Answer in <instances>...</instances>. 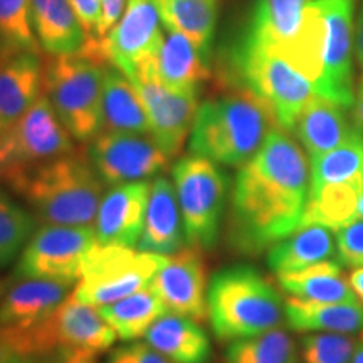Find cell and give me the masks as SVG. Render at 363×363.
Wrapping results in <instances>:
<instances>
[{
    "label": "cell",
    "instance_id": "obj_51",
    "mask_svg": "<svg viewBox=\"0 0 363 363\" xmlns=\"http://www.w3.org/2000/svg\"><path fill=\"white\" fill-rule=\"evenodd\" d=\"M360 340H363V331H362V338Z\"/></svg>",
    "mask_w": 363,
    "mask_h": 363
},
{
    "label": "cell",
    "instance_id": "obj_28",
    "mask_svg": "<svg viewBox=\"0 0 363 363\" xmlns=\"http://www.w3.org/2000/svg\"><path fill=\"white\" fill-rule=\"evenodd\" d=\"M289 328L308 333H355L363 331L362 303H318L289 296L284 301Z\"/></svg>",
    "mask_w": 363,
    "mask_h": 363
},
{
    "label": "cell",
    "instance_id": "obj_21",
    "mask_svg": "<svg viewBox=\"0 0 363 363\" xmlns=\"http://www.w3.org/2000/svg\"><path fill=\"white\" fill-rule=\"evenodd\" d=\"M153 62L158 81L170 89L199 91L201 84L211 79V59L192 40L167 27H163Z\"/></svg>",
    "mask_w": 363,
    "mask_h": 363
},
{
    "label": "cell",
    "instance_id": "obj_45",
    "mask_svg": "<svg viewBox=\"0 0 363 363\" xmlns=\"http://www.w3.org/2000/svg\"><path fill=\"white\" fill-rule=\"evenodd\" d=\"M353 363H363V340L357 343L355 353H353Z\"/></svg>",
    "mask_w": 363,
    "mask_h": 363
},
{
    "label": "cell",
    "instance_id": "obj_9",
    "mask_svg": "<svg viewBox=\"0 0 363 363\" xmlns=\"http://www.w3.org/2000/svg\"><path fill=\"white\" fill-rule=\"evenodd\" d=\"M71 152H74L72 136L43 93L16 123L2 131L0 182L11 185L35 167Z\"/></svg>",
    "mask_w": 363,
    "mask_h": 363
},
{
    "label": "cell",
    "instance_id": "obj_44",
    "mask_svg": "<svg viewBox=\"0 0 363 363\" xmlns=\"http://www.w3.org/2000/svg\"><path fill=\"white\" fill-rule=\"evenodd\" d=\"M38 358L30 355H22V353L0 350V363H35Z\"/></svg>",
    "mask_w": 363,
    "mask_h": 363
},
{
    "label": "cell",
    "instance_id": "obj_42",
    "mask_svg": "<svg viewBox=\"0 0 363 363\" xmlns=\"http://www.w3.org/2000/svg\"><path fill=\"white\" fill-rule=\"evenodd\" d=\"M348 283H350L353 293L357 294L358 301L363 305V267H353V271L348 274Z\"/></svg>",
    "mask_w": 363,
    "mask_h": 363
},
{
    "label": "cell",
    "instance_id": "obj_16",
    "mask_svg": "<svg viewBox=\"0 0 363 363\" xmlns=\"http://www.w3.org/2000/svg\"><path fill=\"white\" fill-rule=\"evenodd\" d=\"M328 24V44L325 54V71L318 96L352 108L353 94V11L355 0H318Z\"/></svg>",
    "mask_w": 363,
    "mask_h": 363
},
{
    "label": "cell",
    "instance_id": "obj_46",
    "mask_svg": "<svg viewBox=\"0 0 363 363\" xmlns=\"http://www.w3.org/2000/svg\"><path fill=\"white\" fill-rule=\"evenodd\" d=\"M9 51V49H7V45L6 44H4V40H2V38H0V59H2L4 57V54H6Z\"/></svg>",
    "mask_w": 363,
    "mask_h": 363
},
{
    "label": "cell",
    "instance_id": "obj_10",
    "mask_svg": "<svg viewBox=\"0 0 363 363\" xmlns=\"http://www.w3.org/2000/svg\"><path fill=\"white\" fill-rule=\"evenodd\" d=\"M163 262L162 254L96 242L86 254L74 291L88 305H111L152 283Z\"/></svg>",
    "mask_w": 363,
    "mask_h": 363
},
{
    "label": "cell",
    "instance_id": "obj_34",
    "mask_svg": "<svg viewBox=\"0 0 363 363\" xmlns=\"http://www.w3.org/2000/svg\"><path fill=\"white\" fill-rule=\"evenodd\" d=\"M225 363H299L294 340L284 330L238 340L225 350Z\"/></svg>",
    "mask_w": 363,
    "mask_h": 363
},
{
    "label": "cell",
    "instance_id": "obj_26",
    "mask_svg": "<svg viewBox=\"0 0 363 363\" xmlns=\"http://www.w3.org/2000/svg\"><path fill=\"white\" fill-rule=\"evenodd\" d=\"M308 2L310 0H254L240 35L267 51L278 52L296 34Z\"/></svg>",
    "mask_w": 363,
    "mask_h": 363
},
{
    "label": "cell",
    "instance_id": "obj_1",
    "mask_svg": "<svg viewBox=\"0 0 363 363\" xmlns=\"http://www.w3.org/2000/svg\"><path fill=\"white\" fill-rule=\"evenodd\" d=\"M310 165L286 130L272 128L259 152L235 175L227 240L235 252L257 256L301 225Z\"/></svg>",
    "mask_w": 363,
    "mask_h": 363
},
{
    "label": "cell",
    "instance_id": "obj_18",
    "mask_svg": "<svg viewBox=\"0 0 363 363\" xmlns=\"http://www.w3.org/2000/svg\"><path fill=\"white\" fill-rule=\"evenodd\" d=\"M40 51H7L0 59V128L16 123L44 93Z\"/></svg>",
    "mask_w": 363,
    "mask_h": 363
},
{
    "label": "cell",
    "instance_id": "obj_31",
    "mask_svg": "<svg viewBox=\"0 0 363 363\" xmlns=\"http://www.w3.org/2000/svg\"><path fill=\"white\" fill-rule=\"evenodd\" d=\"M99 311L116 331L118 338L123 342H135L147 335L150 326L155 323L163 313H167V308L150 283L130 296L101 306Z\"/></svg>",
    "mask_w": 363,
    "mask_h": 363
},
{
    "label": "cell",
    "instance_id": "obj_39",
    "mask_svg": "<svg viewBox=\"0 0 363 363\" xmlns=\"http://www.w3.org/2000/svg\"><path fill=\"white\" fill-rule=\"evenodd\" d=\"M104 363H174L145 342H130L111 350Z\"/></svg>",
    "mask_w": 363,
    "mask_h": 363
},
{
    "label": "cell",
    "instance_id": "obj_35",
    "mask_svg": "<svg viewBox=\"0 0 363 363\" xmlns=\"http://www.w3.org/2000/svg\"><path fill=\"white\" fill-rule=\"evenodd\" d=\"M35 216L0 190V267L19 259L34 234Z\"/></svg>",
    "mask_w": 363,
    "mask_h": 363
},
{
    "label": "cell",
    "instance_id": "obj_30",
    "mask_svg": "<svg viewBox=\"0 0 363 363\" xmlns=\"http://www.w3.org/2000/svg\"><path fill=\"white\" fill-rule=\"evenodd\" d=\"M163 27L192 40L211 59L220 0H155Z\"/></svg>",
    "mask_w": 363,
    "mask_h": 363
},
{
    "label": "cell",
    "instance_id": "obj_12",
    "mask_svg": "<svg viewBox=\"0 0 363 363\" xmlns=\"http://www.w3.org/2000/svg\"><path fill=\"white\" fill-rule=\"evenodd\" d=\"M126 78L138 89L147 108L150 135L167 157H177L192 133L201 106L197 91H175L163 86L155 74L153 57L143 61Z\"/></svg>",
    "mask_w": 363,
    "mask_h": 363
},
{
    "label": "cell",
    "instance_id": "obj_29",
    "mask_svg": "<svg viewBox=\"0 0 363 363\" xmlns=\"http://www.w3.org/2000/svg\"><path fill=\"white\" fill-rule=\"evenodd\" d=\"M337 252L331 229L320 224L298 227L267 252V264L276 274L305 269L316 262L328 261Z\"/></svg>",
    "mask_w": 363,
    "mask_h": 363
},
{
    "label": "cell",
    "instance_id": "obj_27",
    "mask_svg": "<svg viewBox=\"0 0 363 363\" xmlns=\"http://www.w3.org/2000/svg\"><path fill=\"white\" fill-rule=\"evenodd\" d=\"M279 286L289 296L318 303H360L348 276L337 261H321L305 269L278 274Z\"/></svg>",
    "mask_w": 363,
    "mask_h": 363
},
{
    "label": "cell",
    "instance_id": "obj_5",
    "mask_svg": "<svg viewBox=\"0 0 363 363\" xmlns=\"http://www.w3.org/2000/svg\"><path fill=\"white\" fill-rule=\"evenodd\" d=\"M222 76L233 89L254 94L286 131H293L299 113L315 96L310 81L286 59L240 34L227 48Z\"/></svg>",
    "mask_w": 363,
    "mask_h": 363
},
{
    "label": "cell",
    "instance_id": "obj_49",
    "mask_svg": "<svg viewBox=\"0 0 363 363\" xmlns=\"http://www.w3.org/2000/svg\"><path fill=\"white\" fill-rule=\"evenodd\" d=\"M2 294H4V291H2V284H0V299H2Z\"/></svg>",
    "mask_w": 363,
    "mask_h": 363
},
{
    "label": "cell",
    "instance_id": "obj_3",
    "mask_svg": "<svg viewBox=\"0 0 363 363\" xmlns=\"http://www.w3.org/2000/svg\"><path fill=\"white\" fill-rule=\"evenodd\" d=\"M276 126L271 111L259 99L247 91L234 89L199 106L190 152L219 165L242 167L259 152Z\"/></svg>",
    "mask_w": 363,
    "mask_h": 363
},
{
    "label": "cell",
    "instance_id": "obj_20",
    "mask_svg": "<svg viewBox=\"0 0 363 363\" xmlns=\"http://www.w3.org/2000/svg\"><path fill=\"white\" fill-rule=\"evenodd\" d=\"M72 286L54 279L17 278L0 299V328L35 323L69 296Z\"/></svg>",
    "mask_w": 363,
    "mask_h": 363
},
{
    "label": "cell",
    "instance_id": "obj_6",
    "mask_svg": "<svg viewBox=\"0 0 363 363\" xmlns=\"http://www.w3.org/2000/svg\"><path fill=\"white\" fill-rule=\"evenodd\" d=\"M118 338L99 308L81 301L76 291L61 305L24 328H0V350L43 357L54 350H110Z\"/></svg>",
    "mask_w": 363,
    "mask_h": 363
},
{
    "label": "cell",
    "instance_id": "obj_38",
    "mask_svg": "<svg viewBox=\"0 0 363 363\" xmlns=\"http://www.w3.org/2000/svg\"><path fill=\"white\" fill-rule=\"evenodd\" d=\"M340 262L350 267H363V219L353 220L337 230Z\"/></svg>",
    "mask_w": 363,
    "mask_h": 363
},
{
    "label": "cell",
    "instance_id": "obj_43",
    "mask_svg": "<svg viewBox=\"0 0 363 363\" xmlns=\"http://www.w3.org/2000/svg\"><path fill=\"white\" fill-rule=\"evenodd\" d=\"M355 56H357L358 66L363 69V4H362L360 17H358L357 33H355Z\"/></svg>",
    "mask_w": 363,
    "mask_h": 363
},
{
    "label": "cell",
    "instance_id": "obj_33",
    "mask_svg": "<svg viewBox=\"0 0 363 363\" xmlns=\"http://www.w3.org/2000/svg\"><path fill=\"white\" fill-rule=\"evenodd\" d=\"M325 184H352L363 192V131L350 140L311 158L310 187Z\"/></svg>",
    "mask_w": 363,
    "mask_h": 363
},
{
    "label": "cell",
    "instance_id": "obj_50",
    "mask_svg": "<svg viewBox=\"0 0 363 363\" xmlns=\"http://www.w3.org/2000/svg\"><path fill=\"white\" fill-rule=\"evenodd\" d=\"M2 131H4V130H2V128H0V136H2Z\"/></svg>",
    "mask_w": 363,
    "mask_h": 363
},
{
    "label": "cell",
    "instance_id": "obj_47",
    "mask_svg": "<svg viewBox=\"0 0 363 363\" xmlns=\"http://www.w3.org/2000/svg\"><path fill=\"white\" fill-rule=\"evenodd\" d=\"M358 217H363V195L360 197V203H358Z\"/></svg>",
    "mask_w": 363,
    "mask_h": 363
},
{
    "label": "cell",
    "instance_id": "obj_22",
    "mask_svg": "<svg viewBox=\"0 0 363 363\" xmlns=\"http://www.w3.org/2000/svg\"><path fill=\"white\" fill-rule=\"evenodd\" d=\"M347 110L318 94L306 103L293 131L311 158L340 147L360 130L355 121L350 123Z\"/></svg>",
    "mask_w": 363,
    "mask_h": 363
},
{
    "label": "cell",
    "instance_id": "obj_24",
    "mask_svg": "<svg viewBox=\"0 0 363 363\" xmlns=\"http://www.w3.org/2000/svg\"><path fill=\"white\" fill-rule=\"evenodd\" d=\"M145 342L174 363H211L212 347L206 330L192 318L167 311L150 326Z\"/></svg>",
    "mask_w": 363,
    "mask_h": 363
},
{
    "label": "cell",
    "instance_id": "obj_32",
    "mask_svg": "<svg viewBox=\"0 0 363 363\" xmlns=\"http://www.w3.org/2000/svg\"><path fill=\"white\" fill-rule=\"evenodd\" d=\"M363 192L352 184H325L310 187V195L301 225L320 224L340 230L358 217V203ZM299 225V227H301Z\"/></svg>",
    "mask_w": 363,
    "mask_h": 363
},
{
    "label": "cell",
    "instance_id": "obj_13",
    "mask_svg": "<svg viewBox=\"0 0 363 363\" xmlns=\"http://www.w3.org/2000/svg\"><path fill=\"white\" fill-rule=\"evenodd\" d=\"M88 155L106 185L128 184L157 177L170 158L152 135L101 131L91 140Z\"/></svg>",
    "mask_w": 363,
    "mask_h": 363
},
{
    "label": "cell",
    "instance_id": "obj_7",
    "mask_svg": "<svg viewBox=\"0 0 363 363\" xmlns=\"http://www.w3.org/2000/svg\"><path fill=\"white\" fill-rule=\"evenodd\" d=\"M108 65L86 57L51 56L44 67V93L54 111L78 142L103 131V86Z\"/></svg>",
    "mask_w": 363,
    "mask_h": 363
},
{
    "label": "cell",
    "instance_id": "obj_11",
    "mask_svg": "<svg viewBox=\"0 0 363 363\" xmlns=\"http://www.w3.org/2000/svg\"><path fill=\"white\" fill-rule=\"evenodd\" d=\"M98 242L93 225L44 224L22 249L13 278L78 284L86 254Z\"/></svg>",
    "mask_w": 363,
    "mask_h": 363
},
{
    "label": "cell",
    "instance_id": "obj_48",
    "mask_svg": "<svg viewBox=\"0 0 363 363\" xmlns=\"http://www.w3.org/2000/svg\"><path fill=\"white\" fill-rule=\"evenodd\" d=\"M358 94H363V76L360 78V83H358Z\"/></svg>",
    "mask_w": 363,
    "mask_h": 363
},
{
    "label": "cell",
    "instance_id": "obj_23",
    "mask_svg": "<svg viewBox=\"0 0 363 363\" xmlns=\"http://www.w3.org/2000/svg\"><path fill=\"white\" fill-rule=\"evenodd\" d=\"M33 26L40 49L49 56H74L84 51L88 35L71 0H30Z\"/></svg>",
    "mask_w": 363,
    "mask_h": 363
},
{
    "label": "cell",
    "instance_id": "obj_8",
    "mask_svg": "<svg viewBox=\"0 0 363 363\" xmlns=\"http://www.w3.org/2000/svg\"><path fill=\"white\" fill-rule=\"evenodd\" d=\"M185 239L189 246L211 251L219 242L229 180L219 163L201 155L180 158L172 169Z\"/></svg>",
    "mask_w": 363,
    "mask_h": 363
},
{
    "label": "cell",
    "instance_id": "obj_15",
    "mask_svg": "<svg viewBox=\"0 0 363 363\" xmlns=\"http://www.w3.org/2000/svg\"><path fill=\"white\" fill-rule=\"evenodd\" d=\"M201 252L194 246H184L169 254L152 279L167 311L189 316L199 323L208 318L207 267Z\"/></svg>",
    "mask_w": 363,
    "mask_h": 363
},
{
    "label": "cell",
    "instance_id": "obj_2",
    "mask_svg": "<svg viewBox=\"0 0 363 363\" xmlns=\"http://www.w3.org/2000/svg\"><path fill=\"white\" fill-rule=\"evenodd\" d=\"M104 185L89 155L74 150L35 167L9 187L44 224L94 227Z\"/></svg>",
    "mask_w": 363,
    "mask_h": 363
},
{
    "label": "cell",
    "instance_id": "obj_25",
    "mask_svg": "<svg viewBox=\"0 0 363 363\" xmlns=\"http://www.w3.org/2000/svg\"><path fill=\"white\" fill-rule=\"evenodd\" d=\"M103 131L150 135L147 108L138 89L118 67H104Z\"/></svg>",
    "mask_w": 363,
    "mask_h": 363
},
{
    "label": "cell",
    "instance_id": "obj_37",
    "mask_svg": "<svg viewBox=\"0 0 363 363\" xmlns=\"http://www.w3.org/2000/svg\"><path fill=\"white\" fill-rule=\"evenodd\" d=\"M357 343L342 333L316 331L301 340L303 363H353Z\"/></svg>",
    "mask_w": 363,
    "mask_h": 363
},
{
    "label": "cell",
    "instance_id": "obj_19",
    "mask_svg": "<svg viewBox=\"0 0 363 363\" xmlns=\"http://www.w3.org/2000/svg\"><path fill=\"white\" fill-rule=\"evenodd\" d=\"M185 230L174 182L157 177L150 187V199L145 216L140 251L169 256L184 247Z\"/></svg>",
    "mask_w": 363,
    "mask_h": 363
},
{
    "label": "cell",
    "instance_id": "obj_4",
    "mask_svg": "<svg viewBox=\"0 0 363 363\" xmlns=\"http://www.w3.org/2000/svg\"><path fill=\"white\" fill-rule=\"evenodd\" d=\"M207 315L216 337L233 343L278 328L284 318V303L264 274L238 264L212 276Z\"/></svg>",
    "mask_w": 363,
    "mask_h": 363
},
{
    "label": "cell",
    "instance_id": "obj_36",
    "mask_svg": "<svg viewBox=\"0 0 363 363\" xmlns=\"http://www.w3.org/2000/svg\"><path fill=\"white\" fill-rule=\"evenodd\" d=\"M0 38L9 51H40L30 0H0Z\"/></svg>",
    "mask_w": 363,
    "mask_h": 363
},
{
    "label": "cell",
    "instance_id": "obj_40",
    "mask_svg": "<svg viewBox=\"0 0 363 363\" xmlns=\"http://www.w3.org/2000/svg\"><path fill=\"white\" fill-rule=\"evenodd\" d=\"M128 0H101V43L123 16Z\"/></svg>",
    "mask_w": 363,
    "mask_h": 363
},
{
    "label": "cell",
    "instance_id": "obj_41",
    "mask_svg": "<svg viewBox=\"0 0 363 363\" xmlns=\"http://www.w3.org/2000/svg\"><path fill=\"white\" fill-rule=\"evenodd\" d=\"M35 363H98V355L83 350H54L39 357Z\"/></svg>",
    "mask_w": 363,
    "mask_h": 363
},
{
    "label": "cell",
    "instance_id": "obj_14",
    "mask_svg": "<svg viewBox=\"0 0 363 363\" xmlns=\"http://www.w3.org/2000/svg\"><path fill=\"white\" fill-rule=\"evenodd\" d=\"M163 24L155 0H128L121 19L101 43L108 65L131 74L143 61L155 56Z\"/></svg>",
    "mask_w": 363,
    "mask_h": 363
},
{
    "label": "cell",
    "instance_id": "obj_17",
    "mask_svg": "<svg viewBox=\"0 0 363 363\" xmlns=\"http://www.w3.org/2000/svg\"><path fill=\"white\" fill-rule=\"evenodd\" d=\"M150 187L147 180L115 185L104 194L94 220V233L99 244L138 246L147 216Z\"/></svg>",
    "mask_w": 363,
    "mask_h": 363
}]
</instances>
